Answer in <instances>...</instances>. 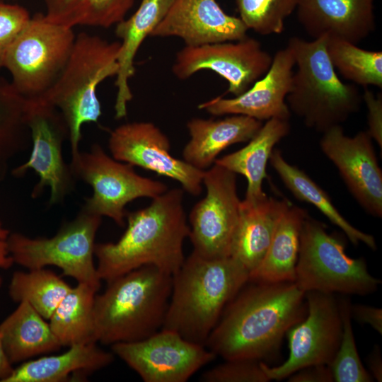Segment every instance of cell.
Here are the masks:
<instances>
[{"label":"cell","mask_w":382,"mask_h":382,"mask_svg":"<svg viewBox=\"0 0 382 382\" xmlns=\"http://www.w3.org/2000/svg\"><path fill=\"white\" fill-rule=\"evenodd\" d=\"M249 282L226 306L205 343L225 360L276 358L284 335L307 314L305 292L294 282Z\"/></svg>","instance_id":"6da1fadb"},{"label":"cell","mask_w":382,"mask_h":382,"mask_svg":"<svg viewBox=\"0 0 382 382\" xmlns=\"http://www.w3.org/2000/svg\"><path fill=\"white\" fill-rule=\"evenodd\" d=\"M184 190L174 188L151 204L126 214L127 228L115 243H96L98 278L109 282L144 266L171 275L184 262L183 243L190 233L183 207Z\"/></svg>","instance_id":"7a4b0ae2"},{"label":"cell","mask_w":382,"mask_h":382,"mask_svg":"<svg viewBox=\"0 0 382 382\" xmlns=\"http://www.w3.org/2000/svg\"><path fill=\"white\" fill-rule=\"evenodd\" d=\"M248 281V271L231 257L209 259L192 251L172 275L161 329L205 346L225 308Z\"/></svg>","instance_id":"3957f363"},{"label":"cell","mask_w":382,"mask_h":382,"mask_svg":"<svg viewBox=\"0 0 382 382\" xmlns=\"http://www.w3.org/2000/svg\"><path fill=\"white\" fill-rule=\"evenodd\" d=\"M96 294L97 342L112 345L145 339L162 328L172 291V275L144 266L107 282Z\"/></svg>","instance_id":"277c9868"},{"label":"cell","mask_w":382,"mask_h":382,"mask_svg":"<svg viewBox=\"0 0 382 382\" xmlns=\"http://www.w3.org/2000/svg\"><path fill=\"white\" fill-rule=\"evenodd\" d=\"M327 39L292 37L287 44L296 70L286 103L307 127L322 133L341 125L359 110L362 100L359 90L337 76L327 54Z\"/></svg>","instance_id":"5b68a950"},{"label":"cell","mask_w":382,"mask_h":382,"mask_svg":"<svg viewBox=\"0 0 382 382\" xmlns=\"http://www.w3.org/2000/svg\"><path fill=\"white\" fill-rule=\"evenodd\" d=\"M121 42L81 33L76 36L69 59L57 81L42 96L62 114L69 128L71 159L79 154L81 127L97 122L101 106L96 88L116 76Z\"/></svg>","instance_id":"8992f818"},{"label":"cell","mask_w":382,"mask_h":382,"mask_svg":"<svg viewBox=\"0 0 382 382\" xmlns=\"http://www.w3.org/2000/svg\"><path fill=\"white\" fill-rule=\"evenodd\" d=\"M345 239L328 233L325 224L308 214L300 233L294 282L303 291L365 296L375 292L381 280L368 270L366 260L352 258Z\"/></svg>","instance_id":"52a82bcc"},{"label":"cell","mask_w":382,"mask_h":382,"mask_svg":"<svg viewBox=\"0 0 382 382\" xmlns=\"http://www.w3.org/2000/svg\"><path fill=\"white\" fill-rule=\"evenodd\" d=\"M101 222V216L81 208L74 219L65 223L51 238L10 233V254L14 263L28 270L55 266L62 270L63 275L98 291L101 280L93 257L96 235Z\"/></svg>","instance_id":"ba28073f"},{"label":"cell","mask_w":382,"mask_h":382,"mask_svg":"<svg viewBox=\"0 0 382 382\" xmlns=\"http://www.w3.org/2000/svg\"><path fill=\"white\" fill-rule=\"evenodd\" d=\"M75 38L71 28L54 23L44 14L30 18L5 59L14 88L25 98L44 95L63 71Z\"/></svg>","instance_id":"9c48e42d"},{"label":"cell","mask_w":382,"mask_h":382,"mask_svg":"<svg viewBox=\"0 0 382 382\" xmlns=\"http://www.w3.org/2000/svg\"><path fill=\"white\" fill-rule=\"evenodd\" d=\"M69 166L75 179L93 189L82 209L108 216L119 226L125 224V206L129 202L140 197L153 199L168 190L165 183L141 176L132 165L110 156L98 144H93L89 151H79Z\"/></svg>","instance_id":"30bf717a"},{"label":"cell","mask_w":382,"mask_h":382,"mask_svg":"<svg viewBox=\"0 0 382 382\" xmlns=\"http://www.w3.org/2000/svg\"><path fill=\"white\" fill-rule=\"evenodd\" d=\"M26 123L33 145L28 160L13 169L20 177L28 170L40 176L31 197H38L46 187L50 188V205L62 202L74 189L75 178L62 156V144L69 138V128L61 112L42 97L26 98Z\"/></svg>","instance_id":"8fae6325"},{"label":"cell","mask_w":382,"mask_h":382,"mask_svg":"<svg viewBox=\"0 0 382 382\" xmlns=\"http://www.w3.org/2000/svg\"><path fill=\"white\" fill-rule=\"evenodd\" d=\"M202 183L206 195L189 214L193 252L209 259L230 257L241 203L236 174L214 163L204 171Z\"/></svg>","instance_id":"7c38bea8"},{"label":"cell","mask_w":382,"mask_h":382,"mask_svg":"<svg viewBox=\"0 0 382 382\" xmlns=\"http://www.w3.org/2000/svg\"><path fill=\"white\" fill-rule=\"evenodd\" d=\"M307 314L286 333L289 355L282 364L270 367L262 361L270 381L288 378L304 367L329 365L339 348L342 321L338 301L333 294L318 291L305 292Z\"/></svg>","instance_id":"4fadbf2b"},{"label":"cell","mask_w":382,"mask_h":382,"mask_svg":"<svg viewBox=\"0 0 382 382\" xmlns=\"http://www.w3.org/2000/svg\"><path fill=\"white\" fill-rule=\"evenodd\" d=\"M111 349L145 382H185L216 357L206 346L166 329L139 341L113 344Z\"/></svg>","instance_id":"5bb4252c"},{"label":"cell","mask_w":382,"mask_h":382,"mask_svg":"<svg viewBox=\"0 0 382 382\" xmlns=\"http://www.w3.org/2000/svg\"><path fill=\"white\" fill-rule=\"evenodd\" d=\"M272 57L260 42L248 36L235 41L185 46L175 55L173 74L185 80L204 69L214 71L228 83L235 96L248 90L270 69Z\"/></svg>","instance_id":"9a60e30c"},{"label":"cell","mask_w":382,"mask_h":382,"mask_svg":"<svg viewBox=\"0 0 382 382\" xmlns=\"http://www.w3.org/2000/svg\"><path fill=\"white\" fill-rule=\"evenodd\" d=\"M112 157L178 181L183 190L197 196L204 171L170 154L168 137L154 123L133 122L112 130L108 140Z\"/></svg>","instance_id":"2e32d148"},{"label":"cell","mask_w":382,"mask_h":382,"mask_svg":"<svg viewBox=\"0 0 382 382\" xmlns=\"http://www.w3.org/2000/svg\"><path fill=\"white\" fill-rule=\"evenodd\" d=\"M320 147L360 206L369 214L381 218L382 172L368 132L361 131L350 137L337 125L323 132Z\"/></svg>","instance_id":"e0dca14e"},{"label":"cell","mask_w":382,"mask_h":382,"mask_svg":"<svg viewBox=\"0 0 382 382\" xmlns=\"http://www.w3.org/2000/svg\"><path fill=\"white\" fill-rule=\"evenodd\" d=\"M295 60L286 46L272 57L266 74L242 94L232 98L222 96L200 103L198 108L214 116L241 115L260 121L272 118L289 120L286 103L290 90Z\"/></svg>","instance_id":"ac0fdd59"},{"label":"cell","mask_w":382,"mask_h":382,"mask_svg":"<svg viewBox=\"0 0 382 382\" xmlns=\"http://www.w3.org/2000/svg\"><path fill=\"white\" fill-rule=\"evenodd\" d=\"M247 31L240 18L225 13L216 0H174L150 37H177L194 47L238 40Z\"/></svg>","instance_id":"d6986e66"},{"label":"cell","mask_w":382,"mask_h":382,"mask_svg":"<svg viewBox=\"0 0 382 382\" xmlns=\"http://www.w3.org/2000/svg\"><path fill=\"white\" fill-rule=\"evenodd\" d=\"M374 0H298L297 18L313 39L322 36L357 44L376 28Z\"/></svg>","instance_id":"ffe728a7"},{"label":"cell","mask_w":382,"mask_h":382,"mask_svg":"<svg viewBox=\"0 0 382 382\" xmlns=\"http://www.w3.org/2000/svg\"><path fill=\"white\" fill-rule=\"evenodd\" d=\"M291 205L286 199L267 195L255 202L241 200L230 257L243 266L249 274L262 261L280 218Z\"/></svg>","instance_id":"44dd1931"},{"label":"cell","mask_w":382,"mask_h":382,"mask_svg":"<svg viewBox=\"0 0 382 382\" xmlns=\"http://www.w3.org/2000/svg\"><path fill=\"white\" fill-rule=\"evenodd\" d=\"M262 125L260 120L241 115L219 120L192 118L187 123L190 140L183 150V160L205 170L222 151L234 144L248 141Z\"/></svg>","instance_id":"7402d4cb"},{"label":"cell","mask_w":382,"mask_h":382,"mask_svg":"<svg viewBox=\"0 0 382 382\" xmlns=\"http://www.w3.org/2000/svg\"><path fill=\"white\" fill-rule=\"evenodd\" d=\"M174 0H141L134 13L117 23L115 33L121 39L117 57L118 71L115 86V118L122 119L127 113V106L132 99L129 80L135 72L134 61L143 41L163 19Z\"/></svg>","instance_id":"603a6c76"},{"label":"cell","mask_w":382,"mask_h":382,"mask_svg":"<svg viewBox=\"0 0 382 382\" xmlns=\"http://www.w3.org/2000/svg\"><path fill=\"white\" fill-rule=\"evenodd\" d=\"M113 354L96 342L79 344L60 354L25 361L4 382H61L93 373L110 365Z\"/></svg>","instance_id":"cb8c5ba5"},{"label":"cell","mask_w":382,"mask_h":382,"mask_svg":"<svg viewBox=\"0 0 382 382\" xmlns=\"http://www.w3.org/2000/svg\"><path fill=\"white\" fill-rule=\"evenodd\" d=\"M289 131V120L270 119L245 146L214 161L215 164L245 178L248 183L245 201L255 202L266 195L262 190V182L267 178V164L274 146Z\"/></svg>","instance_id":"d4e9b609"},{"label":"cell","mask_w":382,"mask_h":382,"mask_svg":"<svg viewBox=\"0 0 382 382\" xmlns=\"http://www.w3.org/2000/svg\"><path fill=\"white\" fill-rule=\"evenodd\" d=\"M0 323V335L6 354L13 364L62 347L49 323L28 302L21 301Z\"/></svg>","instance_id":"484cf974"},{"label":"cell","mask_w":382,"mask_h":382,"mask_svg":"<svg viewBox=\"0 0 382 382\" xmlns=\"http://www.w3.org/2000/svg\"><path fill=\"white\" fill-rule=\"evenodd\" d=\"M307 212L292 204L276 227L269 248L259 266L249 274V281L294 282L300 233Z\"/></svg>","instance_id":"4316f807"},{"label":"cell","mask_w":382,"mask_h":382,"mask_svg":"<svg viewBox=\"0 0 382 382\" xmlns=\"http://www.w3.org/2000/svg\"><path fill=\"white\" fill-rule=\"evenodd\" d=\"M269 162L296 198L313 205L340 228L353 245H357L361 242L373 250L376 249L374 237L349 224L335 207L328 195L305 172L288 163L280 150L273 149Z\"/></svg>","instance_id":"83f0119b"},{"label":"cell","mask_w":382,"mask_h":382,"mask_svg":"<svg viewBox=\"0 0 382 382\" xmlns=\"http://www.w3.org/2000/svg\"><path fill=\"white\" fill-rule=\"evenodd\" d=\"M97 292L86 284L78 283L54 311L49 324L62 347L98 342L93 316Z\"/></svg>","instance_id":"f1b7e54d"},{"label":"cell","mask_w":382,"mask_h":382,"mask_svg":"<svg viewBox=\"0 0 382 382\" xmlns=\"http://www.w3.org/2000/svg\"><path fill=\"white\" fill-rule=\"evenodd\" d=\"M45 16L69 28H109L125 18L134 0H44Z\"/></svg>","instance_id":"f546056e"},{"label":"cell","mask_w":382,"mask_h":382,"mask_svg":"<svg viewBox=\"0 0 382 382\" xmlns=\"http://www.w3.org/2000/svg\"><path fill=\"white\" fill-rule=\"evenodd\" d=\"M71 288L52 271L39 268L14 272L8 293L15 302H28L41 316L49 319Z\"/></svg>","instance_id":"4dcf8cb0"},{"label":"cell","mask_w":382,"mask_h":382,"mask_svg":"<svg viewBox=\"0 0 382 382\" xmlns=\"http://www.w3.org/2000/svg\"><path fill=\"white\" fill-rule=\"evenodd\" d=\"M326 52L335 68L346 79L360 86L382 88V52L361 49L356 44L328 38Z\"/></svg>","instance_id":"1f68e13d"},{"label":"cell","mask_w":382,"mask_h":382,"mask_svg":"<svg viewBox=\"0 0 382 382\" xmlns=\"http://www.w3.org/2000/svg\"><path fill=\"white\" fill-rule=\"evenodd\" d=\"M342 321V335L339 348L330 364L335 382H371L373 377L364 367L357 349L348 296L339 299Z\"/></svg>","instance_id":"d6a6232c"},{"label":"cell","mask_w":382,"mask_h":382,"mask_svg":"<svg viewBox=\"0 0 382 382\" xmlns=\"http://www.w3.org/2000/svg\"><path fill=\"white\" fill-rule=\"evenodd\" d=\"M240 19L248 29L262 35L279 34L298 0H236Z\"/></svg>","instance_id":"836d02e7"},{"label":"cell","mask_w":382,"mask_h":382,"mask_svg":"<svg viewBox=\"0 0 382 382\" xmlns=\"http://www.w3.org/2000/svg\"><path fill=\"white\" fill-rule=\"evenodd\" d=\"M200 381L205 382H268L262 361L251 359L225 360L204 372Z\"/></svg>","instance_id":"e575fe53"},{"label":"cell","mask_w":382,"mask_h":382,"mask_svg":"<svg viewBox=\"0 0 382 382\" xmlns=\"http://www.w3.org/2000/svg\"><path fill=\"white\" fill-rule=\"evenodd\" d=\"M30 19L23 7L0 3V69L4 67L10 47Z\"/></svg>","instance_id":"d590c367"},{"label":"cell","mask_w":382,"mask_h":382,"mask_svg":"<svg viewBox=\"0 0 382 382\" xmlns=\"http://www.w3.org/2000/svg\"><path fill=\"white\" fill-rule=\"evenodd\" d=\"M362 100L367 109L366 131L372 140H374L381 149L382 147V95L375 96L372 91L365 89Z\"/></svg>","instance_id":"8d00e7d4"},{"label":"cell","mask_w":382,"mask_h":382,"mask_svg":"<svg viewBox=\"0 0 382 382\" xmlns=\"http://www.w3.org/2000/svg\"><path fill=\"white\" fill-rule=\"evenodd\" d=\"M289 382H333L331 368L327 364L304 367L288 377Z\"/></svg>","instance_id":"74e56055"},{"label":"cell","mask_w":382,"mask_h":382,"mask_svg":"<svg viewBox=\"0 0 382 382\" xmlns=\"http://www.w3.org/2000/svg\"><path fill=\"white\" fill-rule=\"evenodd\" d=\"M352 318L361 324L370 325L379 334L382 333V310L364 304H351Z\"/></svg>","instance_id":"f35d334b"},{"label":"cell","mask_w":382,"mask_h":382,"mask_svg":"<svg viewBox=\"0 0 382 382\" xmlns=\"http://www.w3.org/2000/svg\"><path fill=\"white\" fill-rule=\"evenodd\" d=\"M10 231L6 228L0 219V269H8L14 263L8 248V237ZM0 276V288L2 285Z\"/></svg>","instance_id":"ab89813d"},{"label":"cell","mask_w":382,"mask_h":382,"mask_svg":"<svg viewBox=\"0 0 382 382\" xmlns=\"http://www.w3.org/2000/svg\"><path fill=\"white\" fill-rule=\"evenodd\" d=\"M367 364L373 378L382 381V358L380 347L376 345L367 357Z\"/></svg>","instance_id":"60d3db41"},{"label":"cell","mask_w":382,"mask_h":382,"mask_svg":"<svg viewBox=\"0 0 382 382\" xmlns=\"http://www.w3.org/2000/svg\"><path fill=\"white\" fill-rule=\"evenodd\" d=\"M12 365L6 354L0 335V382H4L11 374L14 369Z\"/></svg>","instance_id":"b9f144b4"},{"label":"cell","mask_w":382,"mask_h":382,"mask_svg":"<svg viewBox=\"0 0 382 382\" xmlns=\"http://www.w3.org/2000/svg\"><path fill=\"white\" fill-rule=\"evenodd\" d=\"M1 158L0 154V180H1Z\"/></svg>","instance_id":"7bdbcfd3"}]
</instances>
